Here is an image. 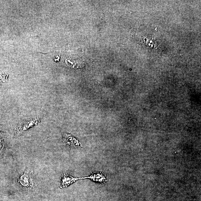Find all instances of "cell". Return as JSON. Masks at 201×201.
Returning a JSON list of instances; mask_svg holds the SVG:
<instances>
[{
    "label": "cell",
    "instance_id": "1",
    "mask_svg": "<svg viewBox=\"0 0 201 201\" xmlns=\"http://www.w3.org/2000/svg\"><path fill=\"white\" fill-rule=\"evenodd\" d=\"M39 122L38 118H30L25 120L22 121L16 128L15 134L16 136L19 135L25 131L29 128L37 125Z\"/></svg>",
    "mask_w": 201,
    "mask_h": 201
},
{
    "label": "cell",
    "instance_id": "2",
    "mask_svg": "<svg viewBox=\"0 0 201 201\" xmlns=\"http://www.w3.org/2000/svg\"><path fill=\"white\" fill-rule=\"evenodd\" d=\"M62 141L63 144L70 147L79 148L82 147L81 144L71 134L62 130Z\"/></svg>",
    "mask_w": 201,
    "mask_h": 201
},
{
    "label": "cell",
    "instance_id": "3",
    "mask_svg": "<svg viewBox=\"0 0 201 201\" xmlns=\"http://www.w3.org/2000/svg\"><path fill=\"white\" fill-rule=\"evenodd\" d=\"M89 179L93 181L96 183L105 184L107 181V177L102 172H93L90 176L82 177L81 179Z\"/></svg>",
    "mask_w": 201,
    "mask_h": 201
},
{
    "label": "cell",
    "instance_id": "4",
    "mask_svg": "<svg viewBox=\"0 0 201 201\" xmlns=\"http://www.w3.org/2000/svg\"><path fill=\"white\" fill-rule=\"evenodd\" d=\"M79 179L81 178L73 177L67 173H64L61 179V188H65L71 185Z\"/></svg>",
    "mask_w": 201,
    "mask_h": 201
},
{
    "label": "cell",
    "instance_id": "5",
    "mask_svg": "<svg viewBox=\"0 0 201 201\" xmlns=\"http://www.w3.org/2000/svg\"><path fill=\"white\" fill-rule=\"evenodd\" d=\"M19 181L21 185L24 187H29L32 185V179L29 174L24 173L20 176Z\"/></svg>",
    "mask_w": 201,
    "mask_h": 201
}]
</instances>
